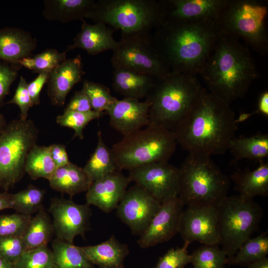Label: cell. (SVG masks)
<instances>
[{"mask_svg": "<svg viewBox=\"0 0 268 268\" xmlns=\"http://www.w3.org/2000/svg\"><path fill=\"white\" fill-rule=\"evenodd\" d=\"M228 104L202 87L173 130L177 143L189 153L222 155L235 137V114Z\"/></svg>", "mask_w": 268, "mask_h": 268, "instance_id": "1", "label": "cell"}, {"mask_svg": "<svg viewBox=\"0 0 268 268\" xmlns=\"http://www.w3.org/2000/svg\"><path fill=\"white\" fill-rule=\"evenodd\" d=\"M223 34L216 21L162 19L151 33L153 41L171 71L200 74Z\"/></svg>", "mask_w": 268, "mask_h": 268, "instance_id": "2", "label": "cell"}, {"mask_svg": "<svg viewBox=\"0 0 268 268\" xmlns=\"http://www.w3.org/2000/svg\"><path fill=\"white\" fill-rule=\"evenodd\" d=\"M199 74L205 88L229 104L243 98L259 77L249 48L239 40L223 34Z\"/></svg>", "mask_w": 268, "mask_h": 268, "instance_id": "3", "label": "cell"}, {"mask_svg": "<svg viewBox=\"0 0 268 268\" xmlns=\"http://www.w3.org/2000/svg\"><path fill=\"white\" fill-rule=\"evenodd\" d=\"M179 170L178 197L184 205L216 207L227 196L230 180L210 156L189 153Z\"/></svg>", "mask_w": 268, "mask_h": 268, "instance_id": "4", "label": "cell"}, {"mask_svg": "<svg viewBox=\"0 0 268 268\" xmlns=\"http://www.w3.org/2000/svg\"><path fill=\"white\" fill-rule=\"evenodd\" d=\"M202 87L196 76L171 71L158 79L146 98L149 123L173 131L187 114Z\"/></svg>", "mask_w": 268, "mask_h": 268, "instance_id": "5", "label": "cell"}, {"mask_svg": "<svg viewBox=\"0 0 268 268\" xmlns=\"http://www.w3.org/2000/svg\"><path fill=\"white\" fill-rule=\"evenodd\" d=\"M177 144L172 131L149 123L145 128L124 136L113 145L111 150L118 170L121 171L168 161Z\"/></svg>", "mask_w": 268, "mask_h": 268, "instance_id": "6", "label": "cell"}, {"mask_svg": "<svg viewBox=\"0 0 268 268\" xmlns=\"http://www.w3.org/2000/svg\"><path fill=\"white\" fill-rule=\"evenodd\" d=\"M267 2L260 0H228L216 20L223 34L232 36L261 55L268 52Z\"/></svg>", "mask_w": 268, "mask_h": 268, "instance_id": "7", "label": "cell"}, {"mask_svg": "<svg viewBox=\"0 0 268 268\" xmlns=\"http://www.w3.org/2000/svg\"><path fill=\"white\" fill-rule=\"evenodd\" d=\"M86 18L103 23L121 33H151L162 16L159 1L99 0Z\"/></svg>", "mask_w": 268, "mask_h": 268, "instance_id": "8", "label": "cell"}, {"mask_svg": "<svg viewBox=\"0 0 268 268\" xmlns=\"http://www.w3.org/2000/svg\"><path fill=\"white\" fill-rule=\"evenodd\" d=\"M216 207L219 244L229 258L257 229L263 217V209L253 200L238 195L227 196Z\"/></svg>", "mask_w": 268, "mask_h": 268, "instance_id": "9", "label": "cell"}, {"mask_svg": "<svg viewBox=\"0 0 268 268\" xmlns=\"http://www.w3.org/2000/svg\"><path fill=\"white\" fill-rule=\"evenodd\" d=\"M111 63L114 69H127L157 79L171 72L155 46L151 33H121Z\"/></svg>", "mask_w": 268, "mask_h": 268, "instance_id": "10", "label": "cell"}, {"mask_svg": "<svg viewBox=\"0 0 268 268\" xmlns=\"http://www.w3.org/2000/svg\"><path fill=\"white\" fill-rule=\"evenodd\" d=\"M38 130L29 120H14L0 133V185L17 182L25 171L26 157L36 145Z\"/></svg>", "mask_w": 268, "mask_h": 268, "instance_id": "11", "label": "cell"}, {"mask_svg": "<svg viewBox=\"0 0 268 268\" xmlns=\"http://www.w3.org/2000/svg\"><path fill=\"white\" fill-rule=\"evenodd\" d=\"M129 171L130 182H134L161 203L178 196L179 170L168 161L148 164Z\"/></svg>", "mask_w": 268, "mask_h": 268, "instance_id": "12", "label": "cell"}, {"mask_svg": "<svg viewBox=\"0 0 268 268\" xmlns=\"http://www.w3.org/2000/svg\"><path fill=\"white\" fill-rule=\"evenodd\" d=\"M161 203L140 187L127 190L116 208V214L133 234L140 236L147 228Z\"/></svg>", "mask_w": 268, "mask_h": 268, "instance_id": "13", "label": "cell"}, {"mask_svg": "<svg viewBox=\"0 0 268 268\" xmlns=\"http://www.w3.org/2000/svg\"><path fill=\"white\" fill-rule=\"evenodd\" d=\"M89 205L78 204L64 198L52 199L49 211L57 238L73 244L77 235L83 236L89 227L91 211Z\"/></svg>", "mask_w": 268, "mask_h": 268, "instance_id": "14", "label": "cell"}, {"mask_svg": "<svg viewBox=\"0 0 268 268\" xmlns=\"http://www.w3.org/2000/svg\"><path fill=\"white\" fill-rule=\"evenodd\" d=\"M178 233L185 242L198 241L203 245L219 244V230L216 207L189 205L180 220Z\"/></svg>", "mask_w": 268, "mask_h": 268, "instance_id": "15", "label": "cell"}, {"mask_svg": "<svg viewBox=\"0 0 268 268\" xmlns=\"http://www.w3.org/2000/svg\"><path fill=\"white\" fill-rule=\"evenodd\" d=\"M184 205L178 197L161 203L137 244L143 249L167 242L178 233L180 220Z\"/></svg>", "mask_w": 268, "mask_h": 268, "instance_id": "16", "label": "cell"}, {"mask_svg": "<svg viewBox=\"0 0 268 268\" xmlns=\"http://www.w3.org/2000/svg\"><path fill=\"white\" fill-rule=\"evenodd\" d=\"M228 0H165L159 1L162 19L192 21H216Z\"/></svg>", "mask_w": 268, "mask_h": 268, "instance_id": "17", "label": "cell"}, {"mask_svg": "<svg viewBox=\"0 0 268 268\" xmlns=\"http://www.w3.org/2000/svg\"><path fill=\"white\" fill-rule=\"evenodd\" d=\"M150 103L141 102L132 98L117 100L105 113L110 118V124L124 136L135 132L149 124V110Z\"/></svg>", "mask_w": 268, "mask_h": 268, "instance_id": "18", "label": "cell"}, {"mask_svg": "<svg viewBox=\"0 0 268 268\" xmlns=\"http://www.w3.org/2000/svg\"><path fill=\"white\" fill-rule=\"evenodd\" d=\"M130 182L121 171L105 176L90 185L86 194V203L109 213L116 209Z\"/></svg>", "mask_w": 268, "mask_h": 268, "instance_id": "19", "label": "cell"}, {"mask_svg": "<svg viewBox=\"0 0 268 268\" xmlns=\"http://www.w3.org/2000/svg\"><path fill=\"white\" fill-rule=\"evenodd\" d=\"M80 55L66 59L49 73L47 82L48 95L53 105L63 106L67 95L84 74Z\"/></svg>", "mask_w": 268, "mask_h": 268, "instance_id": "20", "label": "cell"}, {"mask_svg": "<svg viewBox=\"0 0 268 268\" xmlns=\"http://www.w3.org/2000/svg\"><path fill=\"white\" fill-rule=\"evenodd\" d=\"M80 30L73 40V43L66 50L67 52L75 49H81L88 54L96 55L107 50L113 51L118 44L113 37L114 30L101 23L93 24L83 20Z\"/></svg>", "mask_w": 268, "mask_h": 268, "instance_id": "21", "label": "cell"}, {"mask_svg": "<svg viewBox=\"0 0 268 268\" xmlns=\"http://www.w3.org/2000/svg\"><path fill=\"white\" fill-rule=\"evenodd\" d=\"M37 46V39L23 29L6 27L0 29V59L18 64L32 56Z\"/></svg>", "mask_w": 268, "mask_h": 268, "instance_id": "22", "label": "cell"}, {"mask_svg": "<svg viewBox=\"0 0 268 268\" xmlns=\"http://www.w3.org/2000/svg\"><path fill=\"white\" fill-rule=\"evenodd\" d=\"M79 248L86 259L99 268H125L124 260L129 254L128 245L114 235L99 244Z\"/></svg>", "mask_w": 268, "mask_h": 268, "instance_id": "23", "label": "cell"}, {"mask_svg": "<svg viewBox=\"0 0 268 268\" xmlns=\"http://www.w3.org/2000/svg\"><path fill=\"white\" fill-rule=\"evenodd\" d=\"M157 80L153 77L131 70L115 68L112 87L116 92L126 98L139 100L147 97Z\"/></svg>", "mask_w": 268, "mask_h": 268, "instance_id": "24", "label": "cell"}, {"mask_svg": "<svg viewBox=\"0 0 268 268\" xmlns=\"http://www.w3.org/2000/svg\"><path fill=\"white\" fill-rule=\"evenodd\" d=\"M230 178L235 183V190L243 198L253 200L256 196L268 195V162H259L258 167L254 170H236Z\"/></svg>", "mask_w": 268, "mask_h": 268, "instance_id": "25", "label": "cell"}, {"mask_svg": "<svg viewBox=\"0 0 268 268\" xmlns=\"http://www.w3.org/2000/svg\"><path fill=\"white\" fill-rule=\"evenodd\" d=\"M95 2L94 0H46L42 15L48 20L62 23L82 21Z\"/></svg>", "mask_w": 268, "mask_h": 268, "instance_id": "26", "label": "cell"}, {"mask_svg": "<svg viewBox=\"0 0 268 268\" xmlns=\"http://www.w3.org/2000/svg\"><path fill=\"white\" fill-rule=\"evenodd\" d=\"M48 180L53 189L70 196L87 191L89 187L83 168L71 162L58 168Z\"/></svg>", "mask_w": 268, "mask_h": 268, "instance_id": "27", "label": "cell"}, {"mask_svg": "<svg viewBox=\"0 0 268 268\" xmlns=\"http://www.w3.org/2000/svg\"><path fill=\"white\" fill-rule=\"evenodd\" d=\"M98 142L94 152L83 168L90 185L95 181L119 171L110 149L104 143L102 133H97Z\"/></svg>", "mask_w": 268, "mask_h": 268, "instance_id": "28", "label": "cell"}, {"mask_svg": "<svg viewBox=\"0 0 268 268\" xmlns=\"http://www.w3.org/2000/svg\"><path fill=\"white\" fill-rule=\"evenodd\" d=\"M235 159L264 161L268 156V135L259 134L249 136H236L231 142L229 149Z\"/></svg>", "mask_w": 268, "mask_h": 268, "instance_id": "29", "label": "cell"}, {"mask_svg": "<svg viewBox=\"0 0 268 268\" xmlns=\"http://www.w3.org/2000/svg\"><path fill=\"white\" fill-rule=\"evenodd\" d=\"M54 233L52 220L42 209L32 217L22 236L25 250L47 246Z\"/></svg>", "mask_w": 268, "mask_h": 268, "instance_id": "30", "label": "cell"}, {"mask_svg": "<svg viewBox=\"0 0 268 268\" xmlns=\"http://www.w3.org/2000/svg\"><path fill=\"white\" fill-rule=\"evenodd\" d=\"M268 254V232L249 238L232 257L227 258V265L247 266L250 264L267 257Z\"/></svg>", "mask_w": 268, "mask_h": 268, "instance_id": "31", "label": "cell"}, {"mask_svg": "<svg viewBox=\"0 0 268 268\" xmlns=\"http://www.w3.org/2000/svg\"><path fill=\"white\" fill-rule=\"evenodd\" d=\"M55 268H94L79 247L58 238L52 244Z\"/></svg>", "mask_w": 268, "mask_h": 268, "instance_id": "32", "label": "cell"}, {"mask_svg": "<svg viewBox=\"0 0 268 268\" xmlns=\"http://www.w3.org/2000/svg\"><path fill=\"white\" fill-rule=\"evenodd\" d=\"M56 169L49 146L35 145L31 149L26 158L24 170L32 179L49 180Z\"/></svg>", "mask_w": 268, "mask_h": 268, "instance_id": "33", "label": "cell"}, {"mask_svg": "<svg viewBox=\"0 0 268 268\" xmlns=\"http://www.w3.org/2000/svg\"><path fill=\"white\" fill-rule=\"evenodd\" d=\"M45 191L33 185L11 195L12 208L18 213L31 215L43 209Z\"/></svg>", "mask_w": 268, "mask_h": 268, "instance_id": "34", "label": "cell"}, {"mask_svg": "<svg viewBox=\"0 0 268 268\" xmlns=\"http://www.w3.org/2000/svg\"><path fill=\"white\" fill-rule=\"evenodd\" d=\"M67 52H59L55 49H47L33 56L20 60L18 64L22 67L38 73L50 72L67 58Z\"/></svg>", "mask_w": 268, "mask_h": 268, "instance_id": "35", "label": "cell"}, {"mask_svg": "<svg viewBox=\"0 0 268 268\" xmlns=\"http://www.w3.org/2000/svg\"><path fill=\"white\" fill-rule=\"evenodd\" d=\"M217 244L203 245L191 256L193 268H226L227 256Z\"/></svg>", "mask_w": 268, "mask_h": 268, "instance_id": "36", "label": "cell"}, {"mask_svg": "<svg viewBox=\"0 0 268 268\" xmlns=\"http://www.w3.org/2000/svg\"><path fill=\"white\" fill-rule=\"evenodd\" d=\"M87 95L91 102L92 110L105 112L117 100L104 85L87 79L82 83L81 89Z\"/></svg>", "mask_w": 268, "mask_h": 268, "instance_id": "37", "label": "cell"}, {"mask_svg": "<svg viewBox=\"0 0 268 268\" xmlns=\"http://www.w3.org/2000/svg\"><path fill=\"white\" fill-rule=\"evenodd\" d=\"M105 112L92 110L87 112L65 111L57 117V123L63 127L72 129L74 131V137L83 138V131L87 125L93 120L103 116Z\"/></svg>", "mask_w": 268, "mask_h": 268, "instance_id": "38", "label": "cell"}, {"mask_svg": "<svg viewBox=\"0 0 268 268\" xmlns=\"http://www.w3.org/2000/svg\"><path fill=\"white\" fill-rule=\"evenodd\" d=\"M13 268H55L52 251L47 246L26 251Z\"/></svg>", "mask_w": 268, "mask_h": 268, "instance_id": "39", "label": "cell"}, {"mask_svg": "<svg viewBox=\"0 0 268 268\" xmlns=\"http://www.w3.org/2000/svg\"><path fill=\"white\" fill-rule=\"evenodd\" d=\"M31 218L19 213L0 215V236H23Z\"/></svg>", "mask_w": 268, "mask_h": 268, "instance_id": "40", "label": "cell"}, {"mask_svg": "<svg viewBox=\"0 0 268 268\" xmlns=\"http://www.w3.org/2000/svg\"><path fill=\"white\" fill-rule=\"evenodd\" d=\"M190 243L185 242L181 248H171L162 257L153 268H184L191 263V256L188 247Z\"/></svg>", "mask_w": 268, "mask_h": 268, "instance_id": "41", "label": "cell"}, {"mask_svg": "<svg viewBox=\"0 0 268 268\" xmlns=\"http://www.w3.org/2000/svg\"><path fill=\"white\" fill-rule=\"evenodd\" d=\"M25 251L22 236H0V257L14 265Z\"/></svg>", "mask_w": 268, "mask_h": 268, "instance_id": "42", "label": "cell"}, {"mask_svg": "<svg viewBox=\"0 0 268 268\" xmlns=\"http://www.w3.org/2000/svg\"><path fill=\"white\" fill-rule=\"evenodd\" d=\"M21 67L0 59V104L8 93L12 83L16 80Z\"/></svg>", "mask_w": 268, "mask_h": 268, "instance_id": "43", "label": "cell"}, {"mask_svg": "<svg viewBox=\"0 0 268 268\" xmlns=\"http://www.w3.org/2000/svg\"><path fill=\"white\" fill-rule=\"evenodd\" d=\"M28 83L23 76H20L15 94L8 104L17 105L20 110V119L26 120L29 109L33 105L32 103L28 89Z\"/></svg>", "mask_w": 268, "mask_h": 268, "instance_id": "44", "label": "cell"}, {"mask_svg": "<svg viewBox=\"0 0 268 268\" xmlns=\"http://www.w3.org/2000/svg\"><path fill=\"white\" fill-rule=\"evenodd\" d=\"M93 110L90 100L81 89L75 92L65 108V111L87 112Z\"/></svg>", "mask_w": 268, "mask_h": 268, "instance_id": "45", "label": "cell"}, {"mask_svg": "<svg viewBox=\"0 0 268 268\" xmlns=\"http://www.w3.org/2000/svg\"><path fill=\"white\" fill-rule=\"evenodd\" d=\"M49 73L50 72H48L39 73L33 80L28 83L27 89L33 105L39 104L40 94L43 86L47 82Z\"/></svg>", "mask_w": 268, "mask_h": 268, "instance_id": "46", "label": "cell"}, {"mask_svg": "<svg viewBox=\"0 0 268 268\" xmlns=\"http://www.w3.org/2000/svg\"><path fill=\"white\" fill-rule=\"evenodd\" d=\"M49 147L52 158L57 169L70 162L64 145L53 144L49 146Z\"/></svg>", "mask_w": 268, "mask_h": 268, "instance_id": "47", "label": "cell"}, {"mask_svg": "<svg viewBox=\"0 0 268 268\" xmlns=\"http://www.w3.org/2000/svg\"><path fill=\"white\" fill-rule=\"evenodd\" d=\"M258 112L267 118L268 117V92L267 90L263 92L259 97Z\"/></svg>", "mask_w": 268, "mask_h": 268, "instance_id": "48", "label": "cell"}, {"mask_svg": "<svg viewBox=\"0 0 268 268\" xmlns=\"http://www.w3.org/2000/svg\"><path fill=\"white\" fill-rule=\"evenodd\" d=\"M11 195L7 192L0 193V211L12 208Z\"/></svg>", "mask_w": 268, "mask_h": 268, "instance_id": "49", "label": "cell"}, {"mask_svg": "<svg viewBox=\"0 0 268 268\" xmlns=\"http://www.w3.org/2000/svg\"><path fill=\"white\" fill-rule=\"evenodd\" d=\"M247 267V268H268V259L264 258L250 264Z\"/></svg>", "mask_w": 268, "mask_h": 268, "instance_id": "50", "label": "cell"}, {"mask_svg": "<svg viewBox=\"0 0 268 268\" xmlns=\"http://www.w3.org/2000/svg\"><path fill=\"white\" fill-rule=\"evenodd\" d=\"M0 268H13V265L0 257Z\"/></svg>", "mask_w": 268, "mask_h": 268, "instance_id": "51", "label": "cell"}, {"mask_svg": "<svg viewBox=\"0 0 268 268\" xmlns=\"http://www.w3.org/2000/svg\"><path fill=\"white\" fill-rule=\"evenodd\" d=\"M5 128V121L3 116L0 113V133Z\"/></svg>", "mask_w": 268, "mask_h": 268, "instance_id": "52", "label": "cell"}]
</instances>
